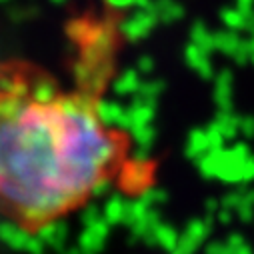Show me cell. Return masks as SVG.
Returning <instances> with one entry per match:
<instances>
[{
    "label": "cell",
    "mask_w": 254,
    "mask_h": 254,
    "mask_svg": "<svg viewBox=\"0 0 254 254\" xmlns=\"http://www.w3.org/2000/svg\"><path fill=\"white\" fill-rule=\"evenodd\" d=\"M94 92L0 70V216L16 230L40 234L128 176L132 138Z\"/></svg>",
    "instance_id": "obj_1"
},
{
    "label": "cell",
    "mask_w": 254,
    "mask_h": 254,
    "mask_svg": "<svg viewBox=\"0 0 254 254\" xmlns=\"http://www.w3.org/2000/svg\"><path fill=\"white\" fill-rule=\"evenodd\" d=\"M104 2L112 8H128L134 4V0H104Z\"/></svg>",
    "instance_id": "obj_2"
},
{
    "label": "cell",
    "mask_w": 254,
    "mask_h": 254,
    "mask_svg": "<svg viewBox=\"0 0 254 254\" xmlns=\"http://www.w3.org/2000/svg\"><path fill=\"white\" fill-rule=\"evenodd\" d=\"M238 4H240V8H248L252 4V0H238Z\"/></svg>",
    "instance_id": "obj_3"
},
{
    "label": "cell",
    "mask_w": 254,
    "mask_h": 254,
    "mask_svg": "<svg viewBox=\"0 0 254 254\" xmlns=\"http://www.w3.org/2000/svg\"><path fill=\"white\" fill-rule=\"evenodd\" d=\"M0 2H6V0H0Z\"/></svg>",
    "instance_id": "obj_4"
}]
</instances>
